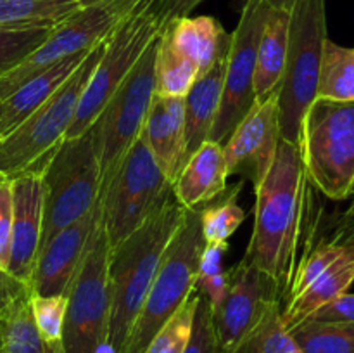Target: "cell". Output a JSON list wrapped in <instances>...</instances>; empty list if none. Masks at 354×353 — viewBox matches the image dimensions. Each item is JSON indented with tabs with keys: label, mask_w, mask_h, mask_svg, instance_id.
<instances>
[{
	"label": "cell",
	"mask_w": 354,
	"mask_h": 353,
	"mask_svg": "<svg viewBox=\"0 0 354 353\" xmlns=\"http://www.w3.org/2000/svg\"><path fill=\"white\" fill-rule=\"evenodd\" d=\"M308 187L299 145L280 141L272 168L254 189V225L242 260L275 282L282 301L297 266Z\"/></svg>",
	"instance_id": "1"
},
{
	"label": "cell",
	"mask_w": 354,
	"mask_h": 353,
	"mask_svg": "<svg viewBox=\"0 0 354 353\" xmlns=\"http://www.w3.org/2000/svg\"><path fill=\"white\" fill-rule=\"evenodd\" d=\"M183 217L185 208L180 206L176 201H168L137 230L109 251V334L114 353L123 352L131 327L154 282L162 255L182 225Z\"/></svg>",
	"instance_id": "2"
},
{
	"label": "cell",
	"mask_w": 354,
	"mask_h": 353,
	"mask_svg": "<svg viewBox=\"0 0 354 353\" xmlns=\"http://www.w3.org/2000/svg\"><path fill=\"white\" fill-rule=\"evenodd\" d=\"M310 185L328 199L354 197V100L317 99L297 141Z\"/></svg>",
	"instance_id": "3"
},
{
	"label": "cell",
	"mask_w": 354,
	"mask_h": 353,
	"mask_svg": "<svg viewBox=\"0 0 354 353\" xmlns=\"http://www.w3.org/2000/svg\"><path fill=\"white\" fill-rule=\"evenodd\" d=\"M44 227L40 248L61 228L85 217L100 197V166L93 127L64 137L44 158Z\"/></svg>",
	"instance_id": "4"
},
{
	"label": "cell",
	"mask_w": 354,
	"mask_h": 353,
	"mask_svg": "<svg viewBox=\"0 0 354 353\" xmlns=\"http://www.w3.org/2000/svg\"><path fill=\"white\" fill-rule=\"evenodd\" d=\"M201 210H185L182 225L169 241L147 298L121 353H145L154 336L196 291L204 249Z\"/></svg>",
	"instance_id": "5"
},
{
	"label": "cell",
	"mask_w": 354,
	"mask_h": 353,
	"mask_svg": "<svg viewBox=\"0 0 354 353\" xmlns=\"http://www.w3.org/2000/svg\"><path fill=\"white\" fill-rule=\"evenodd\" d=\"M325 0H296L290 7L289 47L279 87L282 141L297 144L304 113L317 99L322 54L327 42Z\"/></svg>",
	"instance_id": "6"
},
{
	"label": "cell",
	"mask_w": 354,
	"mask_h": 353,
	"mask_svg": "<svg viewBox=\"0 0 354 353\" xmlns=\"http://www.w3.org/2000/svg\"><path fill=\"white\" fill-rule=\"evenodd\" d=\"M106 40L88 52L71 78L50 99L45 100L14 130L0 137V179H14L33 168L66 137L83 90L106 47Z\"/></svg>",
	"instance_id": "7"
},
{
	"label": "cell",
	"mask_w": 354,
	"mask_h": 353,
	"mask_svg": "<svg viewBox=\"0 0 354 353\" xmlns=\"http://www.w3.org/2000/svg\"><path fill=\"white\" fill-rule=\"evenodd\" d=\"M109 242L102 217L66 298L61 346L64 353H114L111 346V303L107 289Z\"/></svg>",
	"instance_id": "8"
},
{
	"label": "cell",
	"mask_w": 354,
	"mask_h": 353,
	"mask_svg": "<svg viewBox=\"0 0 354 353\" xmlns=\"http://www.w3.org/2000/svg\"><path fill=\"white\" fill-rule=\"evenodd\" d=\"M154 2L156 0H145L111 31L102 55L83 90L75 120L66 132V137H80L95 123L107 100L127 80L152 42L159 37L162 21L156 12Z\"/></svg>",
	"instance_id": "9"
},
{
	"label": "cell",
	"mask_w": 354,
	"mask_h": 353,
	"mask_svg": "<svg viewBox=\"0 0 354 353\" xmlns=\"http://www.w3.org/2000/svg\"><path fill=\"white\" fill-rule=\"evenodd\" d=\"M171 182L161 172L140 135L100 194L109 249L137 230L159 208L171 201Z\"/></svg>",
	"instance_id": "10"
},
{
	"label": "cell",
	"mask_w": 354,
	"mask_h": 353,
	"mask_svg": "<svg viewBox=\"0 0 354 353\" xmlns=\"http://www.w3.org/2000/svg\"><path fill=\"white\" fill-rule=\"evenodd\" d=\"M144 2L145 0H97L90 6L80 7L73 16L50 31L40 47L0 78V100L9 97L17 87L52 62L90 51L106 40L111 31Z\"/></svg>",
	"instance_id": "11"
},
{
	"label": "cell",
	"mask_w": 354,
	"mask_h": 353,
	"mask_svg": "<svg viewBox=\"0 0 354 353\" xmlns=\"http://www.w3.org/2000/svg\"><path fill=\"white\" fill-rule=\"evenodd\" d=\"M156 40L138 59L92 125L99 151L100 194L142 134L145 114L154 96Z\"/></svg>",
	"instance_id": "12"
},
{
	"label": "cell",
	"mask_w": 354,
	"mask_h": 353,
	"mask_svg": "<svg viewBox=\"0 0 354 353\" xmlns=\"http://www.w3.org/2000/svg\"><path fill=\"white\" fill-rule=\"evenodd\" d=\"M272 7L261 0H245L241 19L232 33V45L225 66L223 92L209 141L223 145L234 128L256 102L254 71L258 44Z\"/></svg>",
	"instance_id": "13"
},
{
	"label": "cell",
	"mask_w": 354,
	"mask_h": 353,
	"mask_svg": "<svg viewBox=\"0 0 354 353\" xmlns=\"http://www.w3.org/2000/svg\"><path fill=\"white\" fill-rule=\"evenodd\" d=\"M354 282V255L327 239L297 262L283 300L282 320L289 331L332 300L348 293Z\"/></svg>",
	"instance_id": "14"
},
{
	"label": "cell",
	"mask_w": 354,
	"mask_h": 353,
	"mask_svg": "<svg viewBox=\"0 0 354 353\" xmlns=\"http://www.w3.org/2000/svg\"><path fill=\"white\" fill-rule=\"evenodd\" d=\"M280 141L279 90L256 100L223 144L228 176L239 175L258 187L275 159Z\"/></svg>",
	"instance_id": "15"
},
{
	"label": "cell",
	"mask_w": 354,
	"mask_h": 353,
	"mask_svg": "<svg viewBox=\"0 0 354 353\" xmlns=\"http://www.w3.org/2000/svg\"><path fill=\"white\" fill-rule=\"evenodd\" d=\"M272 300H280L279 289L258 266L245 260L232 266L227 294L213 308L214 327L228 352L237 348Z\"/></svg>",
	"instance_id": "16"
},
{
	"label": "cell",
	"mask_w": 354,
	"mask_h": 353,
	"mask_svg": "<svg viewBox=\"0 0 354 353\" xmlns=\"http://www.w3.org/2000/svg\"><path fill=\"white\" fill-rule=\"evenodd\" d=\"M44 158L21 175L10 179L12 185V227L7 273L31 287L33 270L40 253L44 227Z\"/></svg>",
	"instance_id": "17"
},
{
	"label": "cell",
	"mask_w": 354,
	"mask_h": 353,
	"mask_svg": "<svg viewBox=\"0 0 354 353\" xmlns=\"http://www.w3.org/2000/svg\"><path fill=\"white\" fill-rule=\"evenodd\" d=\"M100 217L102 203L99 197L95 206L85 217L66 225L48 239L47 244L41 246L31 279L33 294L55 296L68 293Z\"/></svg>",
	"instance_id": "18"
},
{
	"label": "cell",
	"mask_w": 354,
	"mask_h": 353,
	"mask_svg": "<svg viewBox=\"0 0 354 353\" xmlns=\"http://www.w3.org/2000/svg\"><path fill=\"white\" fill-rule=\"evenodd\" d=\"M140 135L173 185L185 151V97L154 92Z\"/></svg>",
	"instance_id": "19"
},
{
	"label": "cell",
	"mask_w": 354,
	"mask_h": 353,
	"mask_svg": "<svg viewBox=\"0 0 354 353\" xmlns=\"http://www.w3.org/2000/svg\"><path fill=\"white\" fill-rule=\"evenodd\" d=\"M223 145L206 141L182 166L173 182L175 201L185 210H201L227 190Z\"/></svg>",
	"instance_id": "20"
},
{
	"label": "cell",
	"mask_w": 354,
	"mask_h": 353,
	"mask_svg": "<svg viewBox=\"0 0 354 353\" xmlns=\"http://www.w3.org/2000/svg\"><path fill=\"white\" fill-rule=\"evenodd\" d=\"M90 51L68 55V57L52 62L50 66L40 69L37 75H33L23 85L17 87L9 97L0 100V137L14 130L45 100L50 99L71 78L73 73L85 61Z\"/></svg>",
	"instance_id": "21"
},
{
	"label": "cell",
	"mask_w": 354,
	"mask_h": 353,
	"mask_svg": "<svg viewBox=\"0 0 354 353\" xmlns=\"http://www.w3.org/2000/svg\"><path fill=\"white\" fill-rule=\"evenodd\" d=\"M162 31L189 55L199 68V78L220 59L227 57L232 33L213 16H183L162 26Z\"/></svg>",
	"instance_id": "22"
},
{
	"label": "cell",
	"mask_w": 354,
	"mask_h": 353,
	"mask_svg": "<svg viewBox=\"0 0 354 353\" xmlns=\"http://www.w3.org/2000/svg\"><path fill=\"white\" fill-rule=\"evenodd\" d=\"M225 66L227 57L220 59L206 75L196 80L192 89L185 96V151H183L182 166L189 161L190 156L209 141L214 120L218 116L223 92ZM180 166V170H182Z\"/></svg>",
	"instance_id": "23"
},
{
	"label": "cell",
	"mask_w": 354,
	"mask_h": 353,
	"mask_svg": "<svg viewBox=\"0 0 354 353\" xmlns=\"http://www.w3.org/2000/svg\"><path fill=\"white\" fill-rule=\"evenodd\" d=\"M290 10L270 9L258 44L254 71V97L263 100L279 90L289 47Z\"/></svg>",
	"instance_id": "24"
},
{
	"label": "cell",
	"mask_w": 354,
	"mask_h": 353,
	"mask_svg": "<svg viewBox=\"0 0 354 353\" xmlns=\"http://www.w3.org/2000/svg\"><path fill=\"white\" fill-rule=\"evenodd\" d=\"M31 293L17 298L0 318V353H64L61 343L45 341L38 332L31 315Z\"/></svg>",
	"instance_id": "25"
},
{
	"label": "cell",
	"mask_w": 354,
	"mask_h": 353,
	"mask_svg": "<svg viewBox=\"0 0 354 353\" xmlns=\"http://www.w3.org/2000/svg\"><path fill=\"white\" fill-rule=\"evenodd\" d=\"M199 78V68L165 31L156 40L154 92L161 96L185 97Z\"/></svg>",
	"instance_id": "26"
},
{
	"label": "cell",
	"mask_w": 354,
	"mask_h": 353,
	"mask_svg": "<svg viewBox=\"0 0 354 353\" xmlns=\"http://www.w3.org/2000/svg\"><path fill=\"white\" fill-rule=\"evenodd\" d=\"M80 7V0H0V28H55Z\"/></svg>",
	"instance_id": "27"
},
{
	"label": "cell",
	"mask_w": 354,
	"mask_h": 353,
	"mask_svg": "<svg viewBox=\"0 0 354 353\" xmlns=\"http://www.w3.org/2000/svg\"><path fill=\"white\" fill-rule=\"evenodd\" d=\"M232 353H303L282 320V301L272 300Z\"/></svg>",
	"instance_id": "28"
},
{
	"label": "cell",
	"mask_w": 354,
	"mask_h": 353,
	"mask_svg": "<svg viewBox=\"0 0 354 353\" xmlns=\"http://www.w3.org/2000/svg\"><path fill=\"white\" fill-rule=\"evenodd\" d=\"M317 97L354 100V47H342L327 38L322 54Z\"/></svg>",
	"instance_id": "29"
},
{
	"label": "cell",
	"mask_w": 354,
	"mask_h": 353,
	"mask_svg": "<svg viewBox=\"0 0 354 353\" xmlns=\"http://www.w3.org/2000/svg\"><path fill=\"white\" fill-rule=\"evenodd\" d=\"M242 183L227 187L221 196L201 208V230L206 244H225L244 224L245 211L237 201Z\"/></svg>",
	"instance_id": "30"
},
{
	"label": "cell",
	"mask_w": 354,
	"mask_h": 353,
	"mask_svg": "<svg viewBox=\"0 0 354 353\" xmlns=\"http://www.w3.org/2000/svg\"><path fill=\"white\" fill-rule=\"evenodd\" d=\"M290 332L303 353H354V322H304Z\"/></svg>",
	"instance_id": "31"
},
{
	"label": "cell",
	"mask_w": 354,
	"mask_h": 353,
	"mask_svg": "<svg viewBox=\"0 0 354 353\" xmlns=\"http://www.w3.org/2000/svg\"><path fill=\"white\" fill-rule=\"evenodd\" d=\"M54 28H0V78L40 47Z\"/></svg>",
	"instance_id": "32"
},
{
	"label": "cell",
	"mask_w": 354,
	"mask_h": 353,
	"mask_svg": "<svg viewBox=\"0 0 354 353\" xmlns=\"http://www.w3.org/2000/svg\"><path fill=\"white\" fill-rule=\"evenodd\" d=\"M197 289L190 294L189 300L180 307V310L166 322L165 327L154 336L145 353H183L192 334L194 311H196Z\"/></svg>",
	"instance_id": "33"
},
{
	"label": "cell",
	"mask_w": 354,
	"mask_h": 353,
	"mask_svg": "<svg viewBox=\"0 0 354 353\" xmlns=\"http://www.w3.org/2000/svg\"><path fill=\"white\" fill-rule=\"evenodd\" d=\"M31 315L41 338L48 343H61L62 325H64L66 307L68 298L66 294L55 296H40L31 293Z\"/></svg>",
	"instance_id": "34"
},
{
	"label": "cell",
	"mask_w": 354,
	"mask_h": 353,
	"mask_svg": "<svg viewBox=\"0 0 354 353\" xmlns=\"http://www.w3.org/2000/svg\"><path fill=\"white\" fill-rule=\"evenodd\" d=\"M183 353H230L221 343L213 322V308L209 300L197 291L196 311H194L192 334Z\"/></svg>",
	"instance_id": "35"
},
{
	"label": "cell",
	"mask_w": 354,
	"mask_h": 353,
	"mask_svg": "<svg viewBox=\"0 0 354 353\" xmlns=\"http://www.w3.org/2000/svg\"><path fill=\"white\" fill-rule=\"evenodd\" d=\"M12 227V185L10 179H0V270L7 272Z\"/></svg>",
	"instance_id": "36"
},
{
	"label": "cell",
	"mask_w": 354,
	"mask_h": 353,
	"mask_svg": "<svg viewBox=\"0 0 354 353\" xmlns=\"http://www.w3.org/2000/svg\"><path fill=\"white\" fill-rule=\"evenodd\" d=\"M304 322L335 324V322H354V294L344 293L315 311ZM303 322V324H304Z\"/></svg>",
	"instance_id": "37"
},
{
	"label": "cell",
	"mask_w": 354,
	"mask_h": 353,
	"mask_svg": "<svg viewBox=\"0 0 354 353\" xmlns=\"http://www.w3.org/2000/svg\"><path fill=\"white\" fill-rule=\"evenodd\" d=\"M26 293H31V287L28 284L0 270V318L6 315V311L12 307L17 298L24 296Z\"/></svg>",
	"instance_id": "38"
},
{
	"label": "cell",
	"mask_w": 354,
	"mask_h": 353,
	"mask_svg": "<svg viewBox=\"0 0 354 353\" xmlns=\"http://www.w3.org/2000/svg\"><path fill=\"white\" fill-rule=\"evenodd\" d=\"M201 2H204V0H156L154 9L158 16L161 17L162 26H165L169 21L178 19V17L183 16H190V12Z\"/></svg>",
	"instance_id": "39"
},
{
	"label": "cell",
	"mask_w": 354,
	"mask_h": 353,
	"mask_svg": "<svg viewBox=\"0 0 354 353\" xmlns=\"http://www.w3.org/2000/svg\"><path fill=\"white\" fill-rule=\"evenodd\" d=\"M328 241L341 246V248H346L354 255V197L351 206L339 217L337 225H335Z\"/></svg>",
	"instance_id": "40"
},
{
	"label": "cell",
	"mask_w": 354,
	"mask_h": 353,
	"mask_svg": "<svg viewBox=\"0 0 354 353\" xmlns=\"http://www.w3.org/2000/svg\"><path fill=\"white\" fill-rule=\"evenodd\" d=\"M265 2L266 6L273 7V9H283V10H290V7L294 6L296 0H261Z\"/></svg>",
	"instance_id": "41"
},
{
	"label": "cell",
	"mask_w": 354,
	"mask_h": 353,
	"mask_svg": "<svg viewBox=\"0 0 354 353\" xmlns=\"http://www.w3.org/2000/svg\"><path fill=\"white\" fill-rule=\"evenodd\" d=\"M93 2H97V0H80V6L85 7V6H90V3H93Z\"/></svg>",
	"instance_id": "42"
}]
</instances>
